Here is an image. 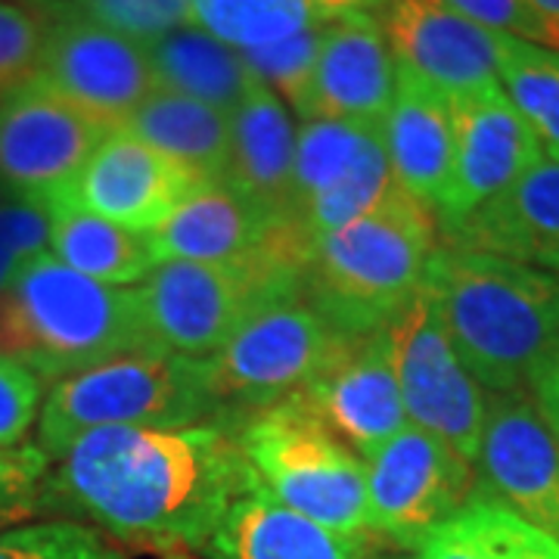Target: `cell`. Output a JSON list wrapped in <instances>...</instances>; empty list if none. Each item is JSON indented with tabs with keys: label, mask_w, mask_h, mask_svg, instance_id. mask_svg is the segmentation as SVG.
Listing matches in <instances>:
<instances>
[{
	"label": "cell",
	"mask_w": 559,
	"mask_h": 559,
	"mask_svg": "<svg viewBox=\"0 0 559 559\" xmlns=\"http://www.w3.org/2000/svg\"><path fill=\"white\" fill-rule=\"evenodd\" d=\"M296 124L277 94L252 81L240 106L230 112V159L224 183H230L271 218L286 221L296 171Z\"/></svg>",
	"instance_id": "cell-22"
},
{
	"label": "cell",
	"mask_w": 559,
	"mask_h": 559,
	"mask_svg": "<svg viewBox=\"0 0 559 559\" xmlns=\"http://www.w3.org/2000/svg\"><path fill=\"white\" fill-rule=\"evenodd\" d=\"M342 345L345 340L308 305L299 277L274 286L205 360L221 423L237 429L261 407L305 392Z\"/></svg>",
	"instance_id": "cell-7"
},
{
	"label": "cell",
	"mask_w": 559,
	"mask_h": 559,
	"mask_svg": "<svg viewBox=\"0 0 559 559\" xmlns=\"http://www.w3.org/2000/svg\"><path fill=\"white\" fill-rule=\"evenodd\" d=\"M44 32L35 79L57 97L97 121L106 134L119 131L153 91L146 47L79 16H53Z\"/></svg>",
	"instance_id": "cell-11"
},
{
	"label": "cell",
	"mask_w": 559,
	"mask_h": 559,
	"mask_svg": "<svg viewBox=\"0 0 559 559\" xmlns=\"http://www.w3.org/2000/svg\"><path fill=\"white\" fill-rule=\"evenodd\" d=\"M382 131L380 121L311 119L301 121L296 138V171H293V200L286 221L299 215L323 193L355 171V165Z\"/></svg>",
	"instance_id": "cell-28"
},
{
	"label": "cell",
	"mask_w": 559,
	"mask_h": 559,
	"mask_svg": "<svg viewBox=\"0 0 559 559\" xmlns=\"http://www.w3.org/2000/svg\"><path fill=\"white\" fill-rule=\"evenodd\" d=\"M0 559H124V554L91 525L50 520L0 532Z\"/></svg>",
	"instance_id": "cell-32"
},
{
	"label": "cell",
	"mask_w": 559,
	"mask_h": 559,
	"mask_svg": "<svg viewBox=\"0 0 559 559\" xmlns=\"http://www.w3.org/2000/svg\"><path fill=\"white\" fill-rule=\"evenodd\" d=\"M448 246L559 274V162H535L500 197L441 234Z\"/></svg>",
	"instance_id": "cell-19"
},
{
	"label": "cell",
	"mask_w": 559,
	"mask_h": 559,
	"mask_svg": "<svg viewBox=\"0 0 559 559\" xmlns=\"http://www.w3.org/2000/svg\"><path fill=\"white\" fill-rule=\"evenodd\" d=\"M448 103L454 124V165L448 193L436 209L439 237L544 159L535 131L500 84L448 97Z\"/></svg>",
	"instance_id": "cell-12"
},
{
	"label": "cell",
	"mask_w": 559,
	"mask_h": 559,
	"mask_svg": "<svg viewBox=\"0 0 559 559\" xmlns=\"http://www.w3.org/2000/svg\"><path fill=\"white\" fill-rule=\"evenodd\" d=\"M252 479L224 423L106 426L53 460L40 507L162 554L202 550Z\"/></svg>",
	"instance_id": "cell-1"
},
{
	"label": "cell",
	"mask_w": 559,
	"mask_h": 559,
	"mask_svg": "<svg viewBox=\"0 0 559 559\" xmlns=\"http://www.w3.org/2000/svg\"><path fill=\"white\" fill-rule=\"evenodd\" d=\"M209 559H360L364 540L342 538L283 507L259 479L234 500L205 540Z\"/></svg>",
	"instance_id": "cell-23"
},
{
	"label": "cell",
	"mask_w": 559,
	"mask_h": 559,
	"mask_svg": "<svg viewBox=\"0 0 559 559\" xmlns=\"http://www.w3.org/2000/svg\"><path fill=\"white\" fill-rule=\"evenodd\" d=\"M200 183L193 171L119 128L100 140L79 178L50 197H66L128 230L153 234Z\"/></svg>",
	"instance_id": "cell-17"
},
{
	"label": "cell",
	"mask_w": 559,
	"mask_h": 559,
	"mask_svg": "<svg viewBox=\"0 0 559 559\" xmlns=\"http://www.w3.org/2000/svg\"><path fill=\"white\" fill-rule=\"evenodd\" d=\"M436 246V215L395 183L367 215L308 246L301 293L340 340H367L404 314Z\"/></svg>",
	"instance_id": "cell-3"
},
{
	"label": "cell",
	"mask_w": 559,
	"mask_h": 559,
	"mask_svg": "<svg viewBox=\"0 0 559 559\" xmlns=\"http://www.w3.org/2000/svg\"><path fill=\"white\" fill-rule=\"evenodd\" d=\"M299 277L296 252L280 242L246 264L159 261L134 289L143 333L175 355L209 360L264 293Z\"/></svg>",
	"instance_id": "cell-8"
},
{
	"label": "cell",
	"mask_w": 559,
	"mask_h": 559,
	"mask_svg": "<svg viewBox=\"0 0 559 559\" xmlns=\"http://www.w3.org/2000/svg\"><path fill=\"white\" fill-rule=\"evenodd\" d=\"M377 559H414V557H404V554H395V557H377Z\"/></svg>",
	"instance_id": "cell-45"
},
{
	"label": "cell",
	"mask_w": 559,
	"mask_h": 559,
	"mask_svg": "<svg viewBox=\"0 0 559 559\" xmlns=\"http://www.w3.org/2000/svg\"><path fill=\"white\" fill-rule=\"evenodd\" d=\"M476 466L479 488L559 538V441L528 392L488 399Z\"/></svg>",
	"instance_id": "cell-14"
},
{
	"label": "cell",
	"mask_w": 559,
	"mask_h": 559,
	"mask_svg": "<svg viewBox=\"0 0 559 559\" xmlns=\"http://www.w3.org/2000/svg\"><path fill=\"white\" fill-rule=\"evenodd\" d=\"M535 7H538L540 13L547 16V20L559 22V0H532Z\"/></svg>",
	"instance_id": "cell-42"
},
{
	"label": "cell",
	"mask_w": 559,
	"mask_h": 559,
	"mask_svg": "<svg viewBox=\"0 0 559 559\" xmlns=\"http://www.w3.org/2000/svg\"><path fill=\"white\" fill-rule=\"evenodd\" d=\"M301 395L364 463L377 457L407 426L392 326L345 342Z\"/></svg>",
	"instance_id": "cell-16"
},
{
	"label": "cell",
	"mask_w": 559,
	"mask_h": 559,
	"mask_svg": "<svg viewBox=\"0 0 559 559\" xmlns=\"http://www.w3.org/2000/svg\"><path fill=\"white\" fill-rule=\"evenodd\" d=\"M124 131L193 171L202 183L224 180L230 159V112L156 87Z\"/></svg>",
	"instance_id": "cell-26"
},
{
	"label": "cell",
	"mask_w": 559,
	"mask_h": 559,
	"mask_svg": "<svg viewBox=\"0 0 559 559\" xmlns=\"http://www.w3.org/2000/svg\"><path fill=\"white\" fill-rule=\"evenodd\" d=\"M320 38H323V22L271 47L242 53V62L252 72V79L267 84L277 97L289 103L301 121H311V91H314Z\"/></svg>",
	"instance_id": "cell-31"
},
{
	"label": "cell",
	"mask_w": 559,
	"mask_h": 559,
	"mask_svg": "<svg viewBox=\"0 0 559 559\" xmlns=\"http://www.w3.org/2000/svg\"><path fill=\"white\" fill-rule=\"evenodd\" d=\"M190 7L193 0H84L53 16H79L138 44H150L180 25H190Z\"/></svg>",
	"instance_id": "cell-33"
},
{
	"label": "cell",
	"mask_w": 559,
	"mask_h": 559,
	"mask_svg": "<svg viewBox=\"0 0 559 559\" xmlns=\"http://www.w3.org/2000/svg\"><path fill=\"white\" fill-rule=\"evenodd\" d=\"M249 469L274 498L342 538L367 532V463L305 395L261 407L237 426Z\"/></svg>",
	"instance_id": "cell-6"
},
{
	"label": "cell",
	"mask_w": 559,
	"mask_h": 559,
	"mask_svg": "<svg viewBox=\"0 0 559 559\" xmlns=\"http://www.w3.org/2000/svg\"><path fill=\"white\" fill-rule=\"evenodd\" d=\"M423 289L463 367L491 395L528 392L559 348V274L439 242Z\"/></svg>",
	"instance_id": "cell-2"
},
{
	"label": "cell",
	"mask_w": 559,
	"mask_h": 559,
	"mask_svg": "<svg viewBox=\"0 0 559 559\" xmlns=\"http://www.w3.org/2000/svg\"><path fill=\"white\" fill-rule=\"evenodd\" d=\"M106 138L97 121L38 79L0 97V183L16 197H50L79 178Z\"/></svg>",
	"instance_id": "cell-13"
},
{
	"label": "cell",
	"mask_w": 559,
	"mask_h": 559,
	"mask_svg": "<svg viewBox=\"0 0 559 559\" xmlns=\"http://www.w3.org/2000/svg\"><path fill=\"white\" fill-rule=\"evenodd\" d=\"M40 407V380L16 360L0 358V448H16L28 436Z\"/></svg>",
	"instance_id": "cell-38"
},
{
	"label": "cell",
	"mask_w": 559,
	"mask_h": 559,
	"mask_svg": "<svg viewBox=\"0 0 559 559\" xmlns=\"http://www.w3.org/2000/svg\"><path fill=\"white\" fill-rule=\"evenodd\" d=\"M200 423H221L205 360L143 345L53 382L40 407L38 448L53 463L94 429Z\"/></svg>",
	"instance_id": "cell-5"
},
{
	"label": "cell",
	"mask_w": 559,
	"mask_h": 559,
	"mask_svg": "<svg viewBox=\"0 0 559 559\" xmlns=\"http://www.w3.org/2000/svg\"><path fill=\"white\" fill-rule=\"evenodd\" d=\"M460 16L510 38L559 50V22L547 20L532 0H444Z\"/></svg>",
	"instance_id": "cell-37"
},
{
	"label": "cell",
	"mask_w": 559,
	"mask_h": 559,
	"mask_svg": "<svg viewBox=\"0 0 559 559\" xmlns=\"http://www.w3.org/2000/svg\"><path fill=\"white\" fill-rule=\"evenodd\" d=\"M40 202L50 212V255L81 277L128 289L156 267L146 234L100 218L66 197Z\"/></svg>",
	"instance_id": "cell-24"
},
{
	"label": "cell",
	"mask_w": 559,
	"mask_h": 559,
	"mask_svg": "<svg viewBox=\"0 0 559 559\" xmlns=\"http://www.w3.org/2000/svg\"><path fill=\"white\" fill-rule=\"evenodd\" d=\"M305 3L318 13L320 22H330L340 20V16H352V13H370V16H377L385 0H305Z\"/></svg>",
	"instance_id": "cell-40"
},
{
	"label": "cell",
	"mask_w": 559,
	"mask_h": 559,
	"mask_svg": "<svg viewBox=\"0 0 559 559\" xmlns=\"http://www.w3.org/2000/svg\"><path fill=\"white\" fill-rule=\"evenodd\" d=\"M10 200V190H7V187H3V183H0V205H3V202Z\"/></svg>",
	"instance_id": "cell-44"
},
{
	"label": "cell",
	"mask_w": 559,
	"mask_h": 559,
	"mask_svg": "<svg viewBox=\"0 0 559 559\" xmlns=\"http://www.w3.org/2000/svg\"><path fill=\"white\" fill-rule=\"evenodd\" d=\"M22 3H28L32 10H38L40 16L47 20V16H53V13H60V10L79 7V3H84V0H22Z\"/></svg>",
	"instance_id": "cell-41"
},
{
	"label": "cell",
	"mask_w": 559,
	"mask_h": 559,
	"mask_svg": "<svg viewBox=\"0 0 559 559\" xmlns=\"http://www.w3.org/2000/svg\"><path fill=\"white\" fill-rule=\"evenodd\" d=\"M143 345L153 342L134 289L81 277L50 252L25 261L0 293V358L38 380H62Z\"/></svg>",
	"instance_id": "cell-4"
},
{
	"label": "cell",
	"mask_w": 559,
	"mask_h": 559,
	"mask_svg": "<svg viewBox=\"0 0 559 559\" xmlns=\"http://www.w3.org/2000/svg\"><path fill=\"white\" fill-rule=\"evenodd\" d=\"M395 358L404 414L411 426L444 441L476 466L488 395L457 358L426 289L411 299L395 323Z\"/></svg>",
	"instance_id": "cell-10"
},
{
	"label": "cell",
	"mask_w": 559,
	"mask_h": 559,
	"mask_svg": "<svg viewBox=\"0 0 559 559\" xmlns=\"http://www.w3.org/2000/svg\"><path fill=\"white\" fill-rule=\"evenodd\" d=\"M476 485L479 476L469 460L407 423L367 460V532L401 550H417L419 540L469 500Z\"/></svg>",
	"instance_id": "cell-9"
},
{
	"label": "cell",
	"mask_w": 559,
	"mask_h": 559,
	"mask_svg": "<svg viewBox=\"0 0 559 559\" xmlns=\"http://www.w3.org/2000/svg\"><path fill=\"white\" fill-rule=\"evenodd\" d=\"M143 47L156 87L215 106L221 112H234L255 81L242 62V53L205 35L197 25H180Z\"/></svg>",
	"instance_id": "cell-27"
},
{
	"label": "cell",
	"mask_w": 559,
	"mask_h": 559,
	"mask_svg": "<svg viewBox=\"0 0 559 559\" xmlns=\"http://www.w3.org/2000/svg\"><path fill=\"white\" fill-rule=\"evenodd\" d=\"M528 395L559 441V348L544 360V367L535 373V380L528 385Z\"/></svg>",
	"instance_id": "cell-39"
},
{
	"label": "cell",
	"mask_w": 559,
	"mask_h": 559,
	"mask_svg": "<svg viewBox=\"0 0 559 559\" xmlns=\"http://www.w3.org/2000/svg\"><path fill=\"white\" fill-rule=\"evenodd\" d=\"M377 20L395 66L444 97L498 84L500 53L510 35L476 25L444 0H385Z\"/></svg>",
	"instance_id": "cell-15"
},
{
	"label": "cell",
	"mask_w": 559,
	"mask_h": 559,
	"mask_svg": "<svg viewBox=\"0 0 559 559\" xmlns=\"http://www.w3.org/2000/svg\"><path fill=\"white\" fill-rule=\"evenodd\" d=\"M146 240L156 264H246L286 240V221L271 218L230 183L209 180L190 190Z\"/></svg>",
	"instance_id": "cell-18"
},
{
	"label": "cell",
	"mask_w": 559,
	"mask_h": 559,
	"mask_svg": "<svg viewBox=\"0 0 559 559\" xmlns=\"http://www.w3.org/2000/svg\"><path fill=\"white\" fill-rule=\"evenodd\" d=\"M399 66L370 13L323 22L311 91V119L380 121L395 97Z\"/></svg>",
	"instance_id": "cell-20"
},
{
	"label": "cell",
	"mask_w": 559,
	"mask_h": 559,
	"mask_svg": "<svg viewBox=\"0 0 559 559\" xmlns=\"http://www.w3.org/2000/svg\"><path fill=\"white\" fill-rule=\"evenodd\" d=\"M162 557L165 559H193V557H187V550H165Z\"/></svg>",
	"instance_id": "cell-43"
},
{
	"label": "cell",
	"mask_w": 559,
	"mask_h": 559,
	"mask_svg": "<svg viewBox=\"0 0 559 559\" xmlns=\"http://www.w3.org/2000/svg\"><path fill=\"white\" fill-rule=\"evenodd\" d=\"M50 460L38 444L0 448V528L44 513V481Z\"/></svg>",
	"instance_id": "cell-35"
},
{
	"label": "cell",
	"mask_w": 559,
	"mask_h": 559,
	"mask_svg": "<svg viewBox=\"0 0 559 559\" xmlns=\"http://www.w3.org/2000/svg\"><path fill=\"white\" fill-rule=\"evenodd\" d=\"M47 22L22 0H0V97L35 81Z\"/></svg>",
	"instance_id": "cell-34"
},
{
	"label": "cell",
	"mask_w": 559,
	"mask_h": 559,
	"mask_svg": "<svg viewBox=\"0 0 559 559\" xmlns=\"http://www.w3.org/2000/svg\"><path fill=\"white\" fill-rule=\"evenodd\" d=\"M498 84L535 131L540 153L559 162V50L507 38Z\"/></svg>",
	"instance_id": "cell-29"
},
{
	"label": "cell",
	"mask_w": 559,
	"mask_h": 559,
	"mask_svg": "<svg viewBox=\"0 0 559 559\" xmlns=\"http://www.w3.org/2000/svg\"><path fill=\"white\" fill-rule=\"evenodd\" d=\"M414 559H559V538L476 485L454 516L419 540Z\"/></svg>",
	"instance_id": "cell-25"
},
{
	"label": "cell",
	"mask_w": 559,
	"mask_h": 559,
	"mask_svg": "<svg viewBox=\"0 0 559 559\" xmlns=\"http://www.w3.org/2000/svg\"><path fill=\"white\" fill-rule=\"evenodd\" d=\"M382 138L395 183L436 215L454 165V124L448 97L399 66L395 97L382 119Z\"/></svg>",
	"instance_id": "cell-21"
},
{
	"label": "cell",
	"mask_w": 559,
	"mask_h": 559,
	"mask_svg": "<svg viewBox=\"0 0 559 559\" xmlns=\"http://www.w3.org/2000/svg\"><path fill=\"white\" fill-rule=\"evenodd\" d=\"M190 25L246 53L293 38L320 20L305 0H193Z\"/></svg>",
	"instance_id": "cell-30"
},
{
	"label": "cell",
	"mask_w": 559,
	"mask_h": 559,
	"mask_svg": "<svg viewBox=\"0 0 559 559\" xmlns=\"http://www.w3.org/2000/svg\"><path fill=\"white\" fill-rule=\"evenodd\" d=\"M50 212L38 197H10L0 205V293L22 264L47 252Z\"/></svg>",
	"instance_id": "cell-36"
}]
</instances>
